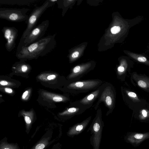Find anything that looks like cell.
Instances as JSON below:
<instances>
[{"label":"cell","mask_w":149,"mask_h":149,"mask_svg":"<svg viewBox=\"0 0 149 149\" xmlns=\"http://www.w3.org/2000/svg\"><path fill=\"white\" fill-rule=\"evenodd\" d=\"M71 106L67 108L66 110L60 113L61 116H65L68 118L81 114L87 109L85 108L77 105H71Z\"/></svg>","instance_id":"12"},{"label":"cell","mask_w":149,"mask_h":149,"mask_svg":"<svg viewBox=\"0 0 149 149\" xmlns=\"http://www.w3.org/2000/svg\"><path fill=\"white\" fill-rule=\"evenodd\" d=\"M45 147V145L42 143L37 145L36 147V149H43Z\"/></svg>","instance_id":"21"},{"label":"cell","mask_w":149,"mask_h":149,"mask_svg":"<svg viewBox=\"0 0 149 149\" xmlns=\"http://www.w3.org/2000/svg\"><path fill=\"white\" fill-rule=\"evenodd\" d=\"M141 113L143 116L144 117H147V112L145 110H143L141 111Z\"/></svg>","instance_id":"26"},{"label":"cell","mask_w":149,"mask_h":149,"mask_svg":"<svg viewBox=\"0 0 149 149\" xmlns=\"http://www.w3.org/2000/svg\"><path fill=\"white\" fill-rule=\"evenodd\" d=\"M101 86L94 91L81 99L71 102V105H77L83 107L86 109H89L94 101L98 98L101 91Z\"/></svg>","instance_id":"9"},{"label":"cell","mask_w":149,"mask_h":149,"mask_svg":"<svg viewBox=\"0 0 149 149\" xmlns=\"http://www.w3.org/2000/svg\"><path fill=\"white\" fill-rule=\"evenodd\" d=\"M21 66L22 70L23 72H25L27 71L28 67L26 64L23 63Z\"/></svg>","instance_id":"19"},{"label":"cell","mask_w":149,"mask_h":149,"mask_svg":"<svg viewBox=\"0 0 149 149\" xmlns=\"http://www.w3.org/2000/svg\"><path fill=\"white\" fill-rule=\"evenodd\" d=\"M127 63L125 61L122 62L117 68V74L120 76L123 74L125 70Z\"/></svg>","instance_id":"15"},{"label":"cell","mask_w":149,"mask_h":149,"mask_svg":"<svg viewBox=\"0 0 149 149\" xmlns=\"http://www.w3.org/2000/svg\"><path fill=\"white\" fill-rule=\"evenodd\" d=\"M57 0H47L41 6L35 8L29 15L25 21L26 27L21 38L24 39L31 30L36 26V24L42 15L49 8L54 5Z\"/></svg>","instance_id":"5"},{"label":"cell","mask_w":149,"mask_h":149,"mask_svg":"<svg viewBox=\"0 0 149 149\" xmlns=\"http://www.w3.org/2000/svg\"><path fill=\"white\" fill-rule=\"evenodd\" d=\"M143 135L140 134H136L134 135V137L135 138L141 139L143 138Z\"/></svg>","instance_id":"20"},{"label":"cell","mask_w":149,"mask_h":149,"mask_svg":"<svg viewBox=\"0 0 149 149\" xmlns=\"http://www.w3.org/2000/svg\"><path fill=\"white\" fill-rule=\"evenodd\" d=\"M138 84L140 87L144 88L147 86V84L143 80H139L138 82Z\"/></svg>","instance_id":"17"},{"label":"cell","mask_w":149,"mask_h":149,"mask_svg":"<svg viewBox=\"0 0 149 149\" xmlns=\"http://www.w3.org/2000/svg\"><path fill=\"white\" fill-rule=\"evenodd\" d=\"M126 93L129 96L132 98L137 99V97L136 94L132 92L127 91Z\"/></svg>","instance_id":"18"},{"label":"cell","mask_w":149,"mask_h":149,"mask_svg":"<svg viewBox=\"0 0 149 149\" xmlns=\"http://www.w3.org/2000/svg\"><path fill=\"white\" fill-rule=\"evenodd\" d=\"M37 0H1V4L9 5H26L29 6L37 1Z\"/></svg>","instance_id":"13"},{"label":"cell","mask_w":149,"mask_h":149,"mask_svg":"<svg viewBox=\"0 0 149 149\" xmlns=\"http://www.w3.org/2000/svg\"><path fill=\"white\" fill-rule=\"evenodd\" d=\"M126 54L136 61L149 65V60L144 54L136 53L130 51H127Z\"/></svg>","instance_id":"14"},{"label":"cell","mask_w":149,"mask_h":149,"mask_svg":"<svg viewBox=\"0 0 149 149\" xmlns=\"http://www.w3.org/2000/svg\"><path fill=\"white\" fill-rule=\"evenodd\" d=\"M102 116L101 109L98 108L95 116L87 131V132H90V143L93 149H100L104 126Z\"/></svg>","instance_id":"3"},{"label":"cell","mask_w":149,"mask_h":149,"mask_svg":"<svg viewBox=\"0 0 149 149\" xmlns=\"http://www.w3.org/2000/svg\"><path fill=\"white\" fill-rule=\"evenodd\" d=\"M0 84L1 85L5 86L8 84V82L6 81L2 80L0 81Z\"/></svg>","instance_id":"28"},{"label":"cell","mask_w":149,"mask_h":149,"mask_svg":"<svg viewBox=\"0 0 149 149\" xmlns=\"http://www.w3.org/2000/svg\"><path fill=\"white\" fill-rule=\"evenodd\" d=\"M121 28L119 26H114L111 29V31L112 33L115 34L119 32Z\"/></svg>","instance_id":"16"},{"label":"cell","mask_w":149,"mask_h":149,"mask_svg":"<svg viewBox=\"0 0 149 149\" xmlns=\"http://www.w3.org/2000/svg\"><path fill=\"white\" fill-rule=\"evenodd\" d=\"M56 76L54 74L48 76L47 77V79L49 80H51L56 78Z\"/></svg>","instance_id":"24"},{"label":"cell","mask_w":149,"mask_h":149,"mask_svg":"<svg viewBox=\"0 0 149 149\" xmlns=\"http://www.w3.org/2000/svg\"><path fill=\"white\" fill-rule=\"evenodd\" d=\"M49 24V20L43 21L33 29L24 38H21L19 43L26 45L38 41L43 38Z\"/></svg>","instance_id":"7"},{"label":"cell","mask_w":149,"mask_h":149,"mask_svg":"<svg viewBox=\"0 0 149 149\" xmlns=\"http://www.w3.org/2000/svg\"><path fill=\"white\" fill-rule=\"evenodd\" d=\"M5 91L6 92L8 93H11L13 92L12 89L8 88H5Z\"/></svg>","instance_id":"25"},{"label":"cell","mask_w":149,"mask_h":149,"mask_svg":"<svg viewBox=\"0 0 149 149\" xmlns=\"http://www.w3.org/2000/svg\"><path fill=\"white\" fill-rule=\"evenodd\" d=\"M28 92H29L28 91H26L23 93L22 96V99H24L26 98L28 94Z\"/></svg>","instance_id":"27"},{"label":"cell","mask_w":149,"mask_h":149,"mask_svg":"<svg viewBox=\"0 0 149 149\" xmlns=\"http://www.w3.org/2000/svg\"><path fill=\"white\" fill-rule=\"evenodd\" d=\"M101 87L100 95L94 108L97 110L100 104L104 103L108 109L106 114L107 116L112 113L114 108L116 92L113 85L107 82L103 83L101 85Z\"/></svg>","instance_id":"2"},{"label":"cell","mask_w":149,"mask_h":149,"mask_svg":"<svg viewBox=\"0 0 149 149\" xmlns=\"http://www.w3.org/2000/svg\"><path fill=\"white\" fill-rule=\"evenodd\" d=\"M93 69L90 65H78L74 67L67 76V81L71 82L79 80L81 78Z\"/></svg>","instance_id":"10"},{"label":"cell","mask_w":149,"mask_h":149,"mask_svg":"<svg viewBox=\"0 0 149 149\" xmlns=\"http://www.w3.org/2000/svg\"><path fill=\"white\" fill-rule=\"evenodd\" d=\"M2 31L6 40L5 46L8 52L12 51L15 47L16 40L18 36V31L14 27H3Z\"/></svg>","instance_id":"8"},{"label":"cell","mask_w":149,"mask_h":149,"mask_svg":"<svg viewBox=\"0 0 149 149\" xmlns=\"http://www.w3.org/2000/svg\"><path fill=\"white\" fill-rule=\"evenodd\" d=\"M4 149H9L8 148H4Z\"/></svg>","instance_id":"29"},{"label":"cell","mask_w":149,"mask_h":149,"mask_svg":"<svg viewBox=\"0 0 149 149\" xmlns=\"http://www.w3.org/2000/svg\"><path fill=\"white\" fill-rule=\"evenodd\" d=\"M56 35H48L33 43L24 45L19 43L16 56L22 60L37 58L44 56L54 49Z\"/></svg>","instance_id":"1"},{"label":"cell","mask_w":149,"mask_h":149,"mask_svg":"<svg viewBox=\"0 0 149 149\" xmlns=\"http://www.w3.org/2000/svg\"><path fill=\"white\" fill-rule=\"evenodd\" d=\"M92 118L90 116L82 122L77 123L71 127L68 132V135L72 138L82 133L86 128Z\"/></svg>","instance_id":"11"},{"label":"cell","mask_w":149,"mask_h":149,"mask_svg":"<svg viewBox=\"0 0 149 149\" xmlns=\"http://www.w3.org/2000/svg\"><path fill=\"white\" fill-rule=\"evenodd\" d=\"M79 55V52L77 51L74 52L72 55V57L73 58H75L77 57Z\"/></svg>","instance_id":"23"},{"label":"cell","mask_w":149,"mask_h":149,"mask_svg":"<svg viewBox=\"0 0 149 149\" xmlns=\"http://www.w3.org/2000/svg\"><path fill=\"white\" fill-rule=\"evenodd\" d=\"M30 10L27 8H0V18L13 22L26 21L29 16L26 14Z\"/></svg>","instance_id":"6"},{"label":"cell","mask_w":149,"mask_h":149,"mask_svg":"<svg viewBox=\"0 0 149 149\" xmlns=\"http://www.w3.org/2000/svg\"><path fill=\"white\" fill-rule=\"evenodd\" d=\"M24 119L26 122L27 124H30L31 123V120L28 116H25L24 118Z\"/></svg>","instance_id":"22"},{"label":"cell","mask_w":149,"mask_h":149,"mask_svg":"<svg viewBox=\"0 0 149 149\" xmlns=\"http://www.w3.org/2000/svg\"><path fill=\"white\" fill-rule=\"evenodd\" d=\"M103 83V81L99 79L79 80L68 82L65 88L68 92L72 94L86 93L96 90Z\"/></svg>","instance_id":"4"}]
</instances>
